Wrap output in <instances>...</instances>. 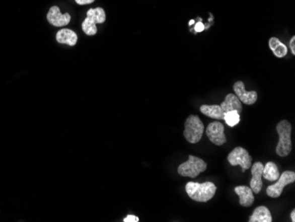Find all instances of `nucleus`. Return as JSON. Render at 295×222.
I'll use <instances>...</instances> for the list:
<instances>
[{
  "mask_svg": "<svg viewBox=\"0 0 295 222\" xmlns=\"http://www.w3.org/2000/svg\"><path fill=\"white\" fill-rule=\"evenodd\" d=\"M216 187L213 182H206L203 183L189 182L186 185V191L191 199L206 203L212 199L216 194Z\"/></svg>",
  "mask_w": 295,
  "mask_h": 222,
  "instance_id": "obj_1",
  "label": "nucleus"
},
{
  "mask_svg": "<svg viewBox=\"0 0 295 222\" xmlns=\"http://www.w3.org/2000/svg\"><path fill=\"white\" fill-rule=\"evenodd\" d=\"M277 132L279 140L276 148V153L279 157H286L291 151V126L288 120H281L277 125Z\"/></svg>",
  "mask_w": 295,
  "mask_h": 222,
  "instance_id": "obj_2",
  "label": "nucleus"
},
{
  "mask_svg": "<svg viewBox=\"0 0 295 222\" xmlns=\"http://www.w3.org/2000/svg\"><path fill=\"white\" fill-rule=\"evenodd\" d=\"M204 132V126L202 120L196 115H190L185 121L184 136L187 142L196 143L200 142Z\"/></svg>",
  "mask_w": 295,
  "mask_h": 222,
  "instance_id": "obj_3",
  "label": "nucleus"
},
{
  "mask_svg": "<svg viewBox=\"0 0 295 222\" xmlns=\"http://www.w3.org/2000/svg\"><path fill=\"white\" fill-rule=\"evenodd\" d=\"M207 168V163L198 157L190 155L187 162H184L178 168L179 175L184 177L196 178L201 173Z\"/></svg>",
  "mask_w": 295,
  "mask_h": 222,
  "instance_id": "obj_4",
  "label": "nucleus"
},
{
  "mask_svg": "<svg viewBox=\"0 0 295 222\" xmlns=\"http://www.w3.org/2000/svg\"><path fill=\"white\" fill-rule=\"evenodd\" d=\"M227 160L233 167L241 166L242 172L246 171L252 166V157L242 147H236L233 150L227 157Z\"/></svg>",
  "mask_w": 295,
  "mask_h": 222,
  "instance_id": "obj_5",
  "label": "nucleus"
},
{
  "mask_svg": "<svg viewBox=\"0 0 295 222\" xmlns=\"http://www.w3.org/2000/svg\"><path fill=\"white\" fill-rule=\"evenodd\" d=\"M277 181L275 184L270 185L266 189V193L269 197L277 198L281 196L284 190V187L293 183L295 181V173L292 171H285L279 175Z\"/></svg>",
  "mask_w": 295,
  "mask_h": 222,
  "instance_id": "obj_6",
  "label": "nucleus"
},
{
  "mask_svg": "<svg viewBox=\"0 0 295 222\" xmlns=\"http://www.w3.org/2000/svg\"><path fill=\"white\" fill-rule=\"evenodd\" d=\"M206 134L209 141L217 146L223 145L227 142V136L225 135V128L220 121H214L209 124L206 128Z\"/></svg>",
  "mask_w": 295,
  "mask_h": 222,
  "instance_id": "obj_7",
  "label": "nucleus"
},
{
  "mask_svg": "<svg viewBox=\"0 0 295 222\" xmlns=\"http://www.w3.org/2000/svg\"><path fill=\"white\" fill-rule=\"evenodd\" d=\"M47 20L54 27H64L71 22V15L68 13L62 15L58 7H52L47 14Z\"/></svg>",
  "mask_w": 295,
  "mask_h": 222,
  "instance_id": "obj_8",
  "label": "nucleus"
},
{
  "mask_svg": "<svg viewBox=\"0 0 295 222\" xmlns=\"http://www.w3.org/2000/svg\"><path fill=\"white\" fill-rule=\"evenodd\" d=\"M234 91L241 102L246 105H254L257 100V93L256 91H247L245 90L243 82L239 81L234 85Z\"/></svg>",
  "mask_w": 295,
  "mask_h": 222,
  "instance_id": "obj_9",
  "label": "nucleus"
},
{
  "mask_svg": "<svg viewBox=\"0 0 295 222\" xmlns=\"http://www.w3.org/2000/svg\"><path fill=\"white\" fill-rule=\"evenodd\" d=\"M263 165L261 162H256L253 165L251 168V174L252 179L250 181V188L252 189L253 192L255 194L259 193L261 189L263 188Z\"/></svg>",
  "mask_w": 295,
  "mask_h": 222,
  "instance_id": "obj_10",
  "label": "nucleus"
},
{
  "mask_svg": "<svg viewBox=\"0 0 295 222\" xmlns=\"http://www.w3.org/2000/svg\"><path fill=\"white\" fill-rule=\"evenodd\" d=\"M235 193L240 197V204L244 207L251 206L255 202L254 192L250 187L248 186H238L234 189Z\"/></svg>",
  "mask_w": 295,
  "mask_h": 222,
  "instance_id": "obj_11",
  "label": "nucleus"
},
{
  "mask_svg": "<svg viewBox=\"0 0 295 222\" xmlns=\"http://www.w3.org/2000/svg\"><path fill=\"white\" fill-rule=\"evenodd\" d=\"M220 107L223 110L224 113H227L229 111H234V110L237 111L239 113L242 112V105H241V100L238 99L236 95L233 94V93L227 95L226 99L220 105Z\"/></svg>",
  "mask_w": 295,
  "mask_h": 222,
  "instance_id": "obj_12",
  "label": "nucleus"
},
{
  "mask_svg": "<svg viewBox=\"0 0 295 222\" xmlns=\"http://www.w3.org/2000/svg\"><path fill=\"white\" fill-rule=\"evenodd\" d=\"M56 39L59 44H68L70 46H75L78 41L77 34L71 29H60L56 35Z\"/></svg>",
  "mask_w": 295,
  "mask_h": 222,
  "instance_id": "obj_13",
  "label": "nucleus"
},
{
  "mask_svg": "<svg viewBox=\"0 0 295 222\" xmlns=\"http://www.w3.org/2000/svg\"><path fill=\"white\" fill-rule=\"evenodd\" d=\"M249 222H271L272 217L266 206H258L249 218Z\"/></svg>",
  "mask_w": 295,
  "mask_h": 222,
  "instance_id": "obj_14",
  "label": "nucleus"
},
{
  "mask_svg": "<svg viewBox=\"0 0 295 222\" xmlns=\"http://www.w3.org/2000/svg\"><path fill=\"white\" fill-rule=\"evenodd\" d=\"M200 111L202 112L206 116L216 119V120H224L225 113L223 112L222 108L220 106L217 105H212V106H208V105H203L200 107Z\"/></svg>",
  "mask_w": 295,
  "mask_h": 222,
  "instance_id": "obj_15",
  "label": "nucleus"
},
{
  "mask_svg": "<svg viewBox=\"0 0 295 222\" xmlns=\"http://www.w3.org/2000/svg\"><path fill=\"white\" fill-rule=\"evenodd\" d=\"M269 46L277 58H284L287 54V47L277 37H271L269 41Z\"/></svg>",
  "mask_w": 295,
  "mask_h": 222,
  "instance_id": "obj_16",
  "label": "nucleus"
},
{
  "mask_svg": "<svg viewBox=\"0 0 295 222\" xmlns=\"http://www.w3.org/2000/svg\"><path fill=\"white\" fill-rule=\"evenodd\" d=\"M279 171L277 165L273 162H268L265 166H263V176L270 182H275L279 177Z\"/></svg>",
  "mask_w": 295,
  "mask_h": 222,
  "instance_id": "obj_17",
  "label": "nucleus"
},
{
  "mask_svg": "<svg viewBox=\"0 0 295 222\" xmlns=\"http://www.w3.org/2000/svg\"><path fill=\"white\" fill-rule=\"evenodd\" d=\"M87 19H89L90 22H94L95 24L97 23H104L106 20V14L105 11L101 8L90 9L87 12Z\"/></svg>",
  "mask_w": 295,
  "mask_h": 222,
  "instance_id": "obj_18",
  "label": "nucleus"
},
{
  "mask_svg": "<svg viewBox=\"0 0 295 222\" xmlns=\"http://www.w3.org/2000/svg\"><path fill=\"white\" fill-rule=\"evenodd\" d=\"M224 120L229 127H234L241 121V116L237 111L234 110V111H229L227 113H225Z\"/></svg>",
  "mask_w": 295,
  "mask_h": 222,
  "instance_id": "obj_19",
  "label": "nucleus"
},
{
  "mask_svg": "<svg viewBox=\"0 0 295 222\" xmlns=\"http://www.w3.org/2000/svg\"><path fill=\"white\" fill-rule=\"evenodd\" d=\"M124 222H138L139 221V218L134 216V215H128L127 217L124 218Z\"/></svg>",
  "mask_w": 295,
  "mask_h": 222,
  "instance_id": "obj_20",
  "label": "nucleus"
},
{
  "mask_svg": "<svg viewBox=\"0 0 295 222\" xmlns=\"http://www.w3.org/2000/svg\"><path fill=\"white\" fill-rule=\"evenodd\" d=\"M95 0H76V3L80 6H84V5L92 4Z\"/></svg>",
  "mask_w": 295,
  "mask_h": 222,
  "instance_id": "obj_21",
  "label": "nucleus"
},
{
  "mask_svg": "<svg viewBox=\"0 0 295 222\" xmlns=\"http://www.w3.org/2000/svg\"><path fill=\"white\" fill-rule=\"evenodd\" d=\"M295 37H291V40H290V43H289V46L291 48V53L292 54H295Z\"/></svg>",
  "mask_w": 295,
  "mask_h": 222,
  "instance_id": "obj_22",
  "label": "nucleus"
},
{
  "mask_svg": "<svg viewBox=\"0 0 295 222\" xmlns=\"http://www.w3.org/2000/svg\"><path fill=\"white\" fill-rule=\"evenodd\" d=\"M291 221H295V210H292L291 212Z\"/></svg>",
  "mask_w": 295,
  "mask_h": 222,
  "instance_id": "obj_23",
  "label": "nucleus"
},
{
  "mask_svg": "<svg viewBox=\"0 0 295 222\" xmlns=\"http://www.w3.org/2000/svg\"><path fill=\"white\" fill-rule=\"evenodd\" d=\"M196 30H198V31H202V29H203V26L202 24H199V25L196 26Z\"/></svg>",
  "mask_w": 295,
  "mask_h": 222,
  "instance_id": "obj_24",
  "label": "nucleus"
}]
</instances>
